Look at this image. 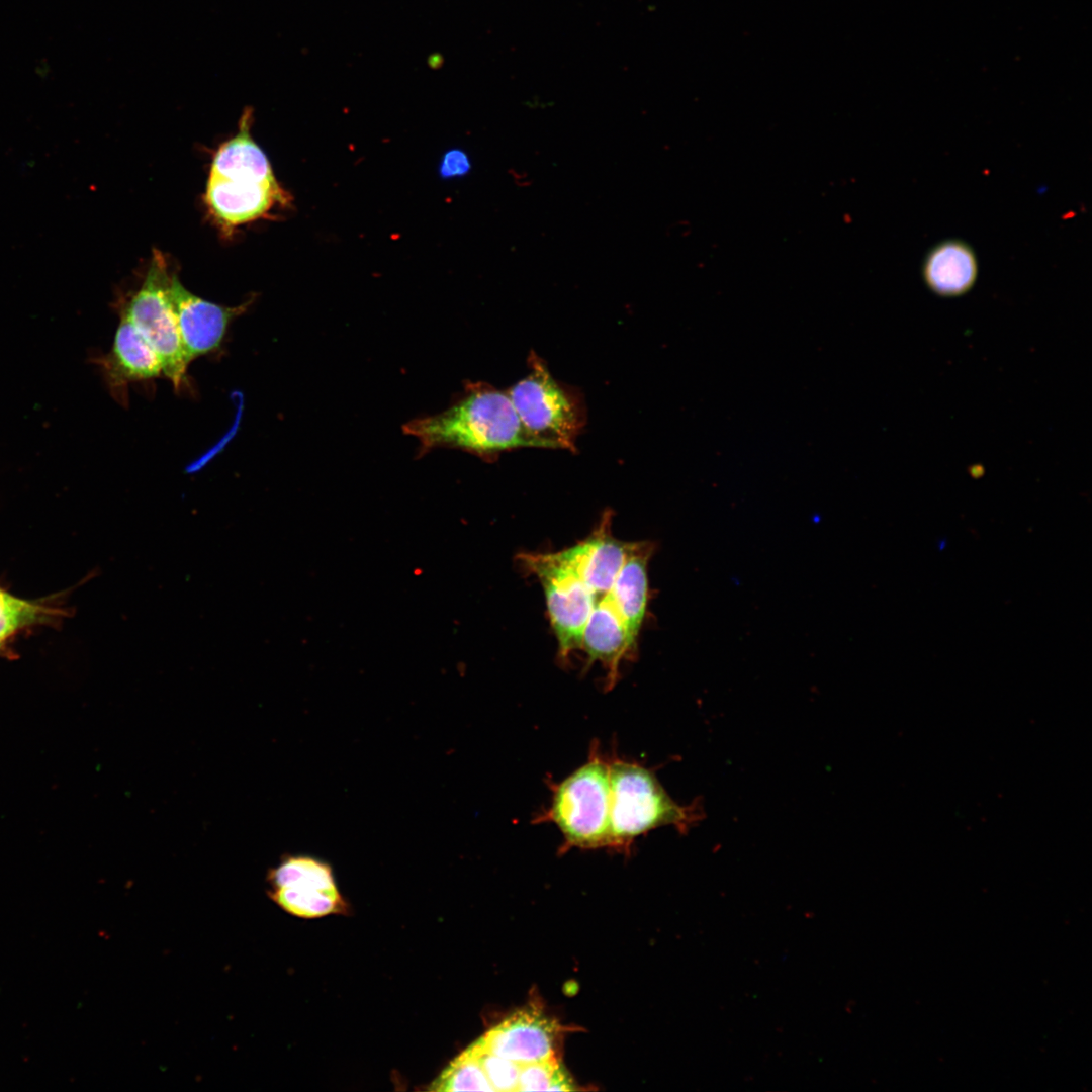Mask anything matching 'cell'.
I'll use <instances>...</instances> for the list:
<instances>
[{
    "label": "cell",
    "mask_w": 1092,
    "mask_h": 1092,
    "mask_svg": "<svg viewBox=\"0 0 1092 1092\" xmlns=\"http://www.w3.org/2000/svg\"><path fill=\"white\" fill-rule=\"evenodd\" d=\"M571 1079L557 1058L520 1065L517 1091H572Z\"/></svg>",
    "instance_id": "d6986e66"
},
{
    "label": "cell",
    "mask_w": 1092,
    "mask_h": 1092,
    "mask_svg": "<svg viewBox=\"0 0 1092 1092\" xmlns=\"http://www.w3.org/2000/svg\"><path fill=\"white\" fill-rule=\"evenodd\" d=\"M494 1091H517L520 1065L483 1049L476 1040L469 1045Z\"/></svg>",
    "instance_id": "44dd1931"
},
{
    "label": "cell",
    "mask_w": 1092,
    "mask_h": 1092,
    "mask_svg": "<svg viewBox=\"0 0 1092 1092\" xmlns=\"http://www.w3.org/2000/svg\"><path fill=\"white\" fill-rule=\"evenodd\" d=\"M535 822H550L562 851L611 847L609 760L595 744L585 763L552 786L550 805Z\"/></svg>",
    "instance_id": "3957f363"
},
{
    "label": "cell",
    "mask_w": 1092,
    "mask_h": 1092,
    "mask_svg": "<svg viewBox=\"0 0 1092 1092\" xmlns=\"http://www.w3.org/2000/svg\"><path fill=\"white\" fill-rule=\"evenodd\" d=\"M608 760L610 849L629 851L637 837L659 827L685 833L700 818L695 804L676 803L649 768L617 756Z\"/></svg>",
    "instance_id": "7a4b0ae2"
},
{
    "label": "cell",
    "mask_w": 1092,
    "mask_h": 1092,
    "mask_svg": "<svg viewBox=\"0 0 1092 1092\" xmlns=\"http://www.w3.org/2000/svg\"><path fill=\"white\" fill-rule=\"evenodd\" d=\"M922 273L925 284L935 294L959 296L973 287L978 275V262L968 244L947 240L930 250Z\"/></svg>",
    "instance_id": "9a60e30c"
},
{
    "label": "cell",
    "mask_w": 1092,
    "mask_h": 1092,
    "mask_svg": "<svg viewBox=\"0 0 1092 1092\" xmlns=\"http://www.w3.org/2000/svg\"><path fill=\"white\" fill-rule=\"evenodd\" d=\"M470 169V162L466 154L453 150L444 155L440 172L443 177H455L465 175Z\"/></svg>",
    "instance_id": "7402d4cb"
},
{
    "label": "cell",
    "mask_w": 1092,
    "mask_h": 1092,
    "mask_svg": "<svg viewBox=\"0 0 1092 1092\" xmlns=\"http://www.w3.org/2000/svg\"><path fill=\"white\" fill-rule=\"evenodd\" d=\"M430 1091H494L479 1061L468 1046L429 1087Z\"/></svg>",
    "instance_id": "ac0fdd59"
},
{
    "label": "cell",
    "mask_w": 1092,
    "mask_h": 1092,
    "mask_svg": "<svg viewBox=\"0 0 1092 1092\" xmlns=\"http://www.w3.org/2000/svg\"><path fill=\"white\" fill-rule=\"evenodd\" d=\"M519 561L540 581L560 658L579 648L581 635L595 606L592 592L558 552L524 553Z\"/></svg>",
    "instance_id": "8992f818"
},
{
    "label": "cell",
    "mask_w": 1092,
    "mask_h": 1092,
    "mask_svg": "<svg viewBox=\"0 0 1092 1092\" xmlns=\"http://www.w3.org/2000/svg\"><path fill=\"white\" fill-rule=\"evenodd\" d=\"M44 609L0 588V644L17 629L37 620Z\"/></svg>",
    "instance_id": "ffe728a7"
},
{
    "label": "cell",
    "mask_w": 1092,
    "mask_h": 1092,
    "mask_svg": "<svg viewBox=\"0 0 1092 1092\" xmlns=\"http://www.w3.org/2000/svg\"><path fill=\"white\" fill-rule=\"evenodd\" d=\"M560 1026L534 1007L513 1013L477 1041L486 1051L519 1065L556 1058Z\"/></svg>",
    "instance_id": "52a82bcc"
},
{
    "label": "cell",
    "mask_w": 1092,
    "mask_h": 1092,
    "mask_svg": "<svg viewBox=\"0 0 1092 1092\" xmlns=\"http://www.w3.org/2000/svg\"><path fill=\"white\" fill-rule=\"evenodd\" d=\"M636 642L637 638L630 634L607 594L595 604L579 648L587 655V665L599 661L606 669V688L610 690L618 680L621 662L635 655Z\"/></svg>",
    "instance_id": "7c38bea8"
},
{
    "label": "cell",
    "mask_w": 1092,
    "mask_h": 1092,
    "mask_svg": "<svg viewBox=\"0 0 1092 1092\" xmlns=\"http://www.w3.org/2000/svg\"><path fill=\"white\" fill-rule=\"evenodd\" d=\"M272 888L298 887L338 891L332 868L310 856H289L269 873Z\"/></svg>",
    "instance_id": "2e32d148"
},
{
    "label": "cell",
    "mask_w": 1092,
    "mask_h": 1092,
    "mask_svg": "<svg viewBox=\"0 0 1092 1092\" xmlns=\"http://www.w3.org/2000/svg\"><path fill=\"white\" fill-rule=\"evenodd\" d=\"M170 273L163 255L154 251L140 289L121 310L159 357L162 372L179 389L189 362L182 345L170 295Z\"/></svg>",
    "instance_id": "5b68a950"
},
{
    "label": "cell",
    "mask_w": 1092,
    "mask_h": 1092,
    "mask_svg": "<svg viewBox=\"0 0 1092 1092\" xmlns=\"http://www.w3.org/2000/svg\"><path fill=\"white\" fill-rule=\"evenodd\" d=\"M204 201L223 226L234 228L265 216L288 195L277 183H246L209 176Z\"/></svg>",
    "instance_id": "8fae6325"
},
{
    "label": "cell",
    "mask_w": 1092,
    "mask_h": 1092,
    "mask_svg": "<svg viewBox=\"0 0 1092 1092\" xmlns=\"http://www.w3.org/2000/svg\"><path fill=\"white\" fill-rule=\"evenodd\" d=\"M269 896L283 910L302 918H316L340 913L346 907L339 891L277 887L271 888Z\"/></svg>",
    "instance_id": "e0dca14e"
},
{
    "label": "cell",
    "mask_w": 1092,
    "mask_h": 1092,
    "mask_svg": "<svg viewBox=\"0 0 1092 1092\" xmlns=\"http://www.w3.org/2000/svg\"><path fill=\"white\" fill-rule=\"evenodd\" d=\"M97 365L105 385L119 403H127L129 383L145 381L161 375L159 357L133 325L120 314L110 351L91 357Z\"/></svg>",
    "instance_id": "9c48e42d"
},
{
    "label": "cell",
    "mask_w": 1092,
    "mask_h": 1092,
    "mask_svg": "<svg viewBox=\"0 0 1092 1092\" xmlns=\"http://www.w3.org/2000/svg\"><path fill=\"white\" fill-rule=\"evenodd\" d=\"M403 432L416 437L421 453L449 447L493 461L500 453L538 448L524 428L507 390L484 382H468L464 393L444 412L415 419Z\"/></svg>",
    "instance_id": "6da1fadb"
},
{
    "label": "cell",
    "mask_w": 1092,
    "mask_h": 1092,
    "mask_svg": "<svg viewBox=\"0 0 1092 1092\" xmlns=\"http://www.w3.org/2000/svg\"><path fill=\"white\" fill-rule=\"evenodd\" d=\"M253 112L246 108L238 132L215 152L209 176L246 183H277L270 162L251 135Z\"/></svg>",
    "instance_id": "4fadbf2b"
},
{
    "label": "cell",
    "mask_w": 1092,
    "mask_h": 1092,
    "mask_svg": "<svg viewBox=\"0 0 1092 1092\" xmlns=\"http://www.w3.org/2000/svg\"><path fill=\"white\" fill-rule=\"evenodd\" d=\"M652 552V543L634 542L608 593L616 612L635 638L646 615L649 592L647 565Z\"/></svg>",
    "instance_id": "5bb4252c"
},
{
    "label": "cell",
    "mask_w": 1092,
    "mask_h": 1092,
    "mask_svg": "<svg viewBox=\"0 0 1092 1092\" xmlns=\"http://www.w3.org/2000/svg\"><path fill=\"white\" fill-rule=\"evenodd\" d=\"M527 363V375L507 389L520 421L538 448L575 452L586 423L581 393L555 379L534 351Z\"/></svg>",
    "instance_id": "277c9868"
},
{
    "label": "cell",
    "mask_w": 1092,
    "mask_h": 1092,
    "mask_svg": "<svg viewBox=\"0 0 1092 1092\" xmlns=\"http://www.w3.org/2000/svg\"><path fill=\"white\" fill-rule=\"evenodd\" d=\"M611 519L607 512L586 539L558 552L592 592L595 604L611 590L634 545L612 535Z\"/></svg>",
    "instance_id": "30bf717a"
},
{
    "label": "cell",
    "mask_w": 1092,
    "mask_h": 1092,
    "mask_svg": "<svg viewBox=\"0 0 1092 1092\" xmlns=\"http://www.w3.org/2000/svg\"><path fill=\"white\" fill-rule=\"evenodd\" d=\"M170 295L189 363L219 348L232 321L251 303L229 307L207 301L187 290L177 276L171 278Z\"/></svg>",
    "instance_id": "ba28073f"
}]
</instances>
